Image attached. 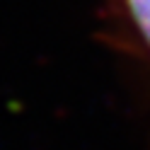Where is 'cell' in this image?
<instances>
[{
    "label": "cell",
    "mask_w": 150,
    "mask_h": 150,
    "mask_svg": "<svg viewBox=\"0 0 150 150\" xmlns=\"http://www.w3.org/2000/svg\"><path fill=\"white\" fill-rule=\"evenodd\" d=\"M126 3H128V12L133 17L138 32L145 36V41L150 46V0H126Z\"/></svg>",
    "instance_id": "1"
}]
</instances>
